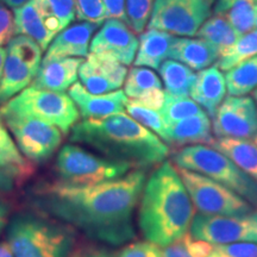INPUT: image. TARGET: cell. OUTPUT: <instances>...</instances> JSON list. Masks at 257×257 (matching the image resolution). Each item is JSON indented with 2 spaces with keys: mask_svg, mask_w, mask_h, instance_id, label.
I'll list each match as a JSON object with an SVG mask.
<instances>
[{
  "mask_svg": "<svg viewBox=\"0 0 257 257\" xmlns=\"http://www.w3.org/2000/svg\"><path fill=\"white\" fill-rule=\"evenodd\" d=\"M232 160L243 172L257 182V146L251 140L214 138L211 146Z\"/></svg>",
  "mask_w": 257,
  "mask_h": 257,
  "instance_id": "cell-24",
  "label": "cell"
},
{
  "mask_svg": "<svg viewBox=\"0 0 257 257\" xmlns=\"http://www.w3.org/2000/svg\"><path fill=\"white\" fill-rule=\"evenodd\" d=\"M212 128L218 138L253 140L257 134V106L253 98L225 96L212 117Z\"/></svg>",
  "mask_w": 257,
  "mask_h": 257,
  "instance_id": "cell-13",
  "label": "cell"
},
{
  "mask_svg": "<svg viewBox=\"0 0 257 257\" xmlns=\"http://www.w3.org/2000/svg\"><path fill=\"white\" fill-rule=\"evenodd\" d=\"M137 49L138 38L133 29L115 18L106 19L89 46L91 54L114 60L124 66L134 63Z\"/></svg>",
  "mask_w": 257,
  "mask_h": 257,
  "instance_id": "cell-14",
  "label": "cell"
},
{
  "mask_svg": "<svg viewBox=\"0 0 257 257\" xmlns=\"http://www.w3.org/2000/svg\"><path fill=\"white\" fill-rule=\"evenodd\" d=\"M160 113L167 125H172L186 118L206 113V112L189 96H175L166 93L165 104L161 108Z\"/></svg>",
  "mask_w": 257,
  "mask_h": 257,
  "instance_id": "cell-30",
  "label": "cell"
},
{
  "mask_svg": "<svg viewBox=\"0 0 257 257\" xmlns=\"http://www.w3.org/2000/svg\"><path fill=\"white\" fill-rule=\"evenodd\" d=\"M27 2L28 0H0V4H4L5 6H9V8L16 10L21 8V6L25 4Z\"/></svg>",
  "mask_w": 257,
  "mask_h": 257,
  "instance_id": "cell-47",
  "label": "cell"
},
{
  "mask_svg": "<svg viewBox=\"0 0 257 257\" xmlns=\"http://www.w3.org/2000/svg\"><path fill=\"white\" fill-rule=\"evenodd\" d=\"M108 18H115L128 25L125 0H102ZM130 27V25H128Z\"/></svg>",
  "mask_w": 257,
  "mask_h": 257,
  "instance_id": "cell-41",
  "label": "cell"
},
{
  "mask_svg": "<svg viewBox=\"0 0 257 257\" xmlns=\"http://www.w3.org/2000/svg\"><path fill=\"white\" fill-rule=\"evenodd\" d=\"M208 257H217V256H216V255H214V253H213V252H212V253H211V255H210V256H208Z\"/></svg>",
  "mask_w": 257,
  "mask_h": 257,
  "instance_id": "cell-52",
  "label": "cell"
},
{
  "mask_svg": "<svg viewBox=\"0 0 257 257\" xmlns=\"http://www.w3.org/2000/svg\"><path fill=\"white\" fill-rule=\"evenodd\" d=\"M217 257H257V243L240 242L224 245H214Z\"/></svg>",
  "mask_w": 257,
  "mask_h": 257,
  "instance_id": "cell-37",
  "label": "cell"
},
{
  "mask_svg": "<svg viewBox=\"0 0 257 257\" xmlns=\"http://www.w3.org/2000/svg\"><path fill=\"white\" fill-rule=\"evenodd\" d=\"M219 50L201 38H176L169 60H175L192 70L200 72L219 60Z\"/></svg>",
  "mask_w": 257,
  "mask_h": 257,
  "instance_id": "cell-22",
  "label": "cell"
},
{
  "mask_svg": "<svg viewBox=\"0 0 257 257\" xmlns=\"http://www.w3.org/2000/svg\"><path fill=\"white\" fill-rule=\"evenodd\" d=\"M155 0H125L128 25L136 34H142L147 28Z\"/></svg>",
  "mask_w": 257,
  "mask_h": 257,
  "instance_id": "cell-34",
  "label": "cell"
},
{
  "mask_svg": "<svg viewBox=\"0 0 257 257\" xmlns=\"http://www.w3.org/2000/svg\"><path fill=\"white\" fill-rule=\"evenodd\" d=\"M255 4L253 0H217L214 14L223 16L242 36L255 28Z\"/></svg>",
  "mask_w": 257,
  "mask_h": 257,
  "instance_id": "cell-25",
  "label": "cell"
},
{
  "mask_svg": "<svg viewBox=\"0 0 257 257\" xmlns=\"http://www.w3.org/2000/svg\"><path fill=\"white\" fill-rule=\"evenodd\" d=\"M14 184L15 182L11 179L3 174V173H0V191H9Z\"/></svg>",
  "mask_w": 257,
  "mask_h": 257,
  "instance_id": "cell-45",
  "label": "cell"
},
{
  "mask_svg": "<svg viewBox=\"0 0 257 257\" xmlns=\"http://www.w3.org/2000/svg\"><path fill=\"white\" fill-rule=\"evenodd\" d=\"M54 15L59 19L61 30L68 28V25L76 17L75 0H47Z\"/></svg>",
  "mask_w": 257,
  "mask_h": 257,
  "instance_id": "cell-38",
  "label": "cell"
},
{
  "mask_svg": "<svg viewBox=\"0 0 257 257\" xmlns=\"http://www.w3.org/2000/svg\"><path fill=\"white\" fill-rule=\"evenodd\" d=\"M6 238L15 257H73L76 250L72 227L43 213L16 214Z\"/></svg>",
  "mask_w": 257,
  "mask_h": 257,
  "instance_id": "cell-4",
  "label": "cell"
},
{
  "mask_svg": "<svg viewBox=\"0 0 257 257\" xmlns=\"http://www.w3.org/2000/svg\"><path fill=\"white\" fill-rule=\"evenodd\" d=\"M0 257H15L14 252H12V250L6 240L5 242H0Z\"/></svg>",
  "mask_w": 257,
  "mask_h": 257,
  "instance_id": "cell-46",
  "label": "cell"
},
{
  "mask_svg": "<svg viewBox=\"0 0 257 257\" xmlns=\"http://www.w3.org/2000/svg\"><path fill=\"white\" fill-rule=\"evenodd\" d=\"M68 95L76 105L83 119H95L123 113L128 100L123 89H117L106 94H92L78 81L68 89Z\"/></svg>",
  "mask_w": 257,
  "mask_h": 257,
  "instance_id": "cell-16",
  "label": "cell"
},
{
  "mask_svg": "<svg viewBox=\"0 0 257 257\" xmlns=\"http://www.w3.org/2000/svg\"><path fill=\"white\" fill-rule=\"evenodd\" d=\"M113 257H163V253L161 246L146 239L127 243Z\"/></svg>",
  "mask_w": 257,
  "mask_h": 257,
  "instance_id": "cell-36",
  "label": "cell"
},
{
  "mask_svg": "<svg viewBox=\"0 0 257 257\" xmlns=\"http://www.w3.org/2000/svg\"><path fill=\"white\" fill-rule=\"evenodd\" d=\"M10 213H11V206L4 199H0V233L4 231L10 221Z\"/></svg>",
  "mask_w": 257,
  "mask_h": 257,
  "instance_id": "cell-43",
  "label": "cell"
},
{
  "mask_svg": "<svg viewBox=\"0 0 257 257\" xmlns=\"http://www.w3.org/2000/svg\"><path fill=\"white\" fill-rule=\"evenodd\" d=\"M144 169L98 185H68L56 181L32 191L31 202L40 213L57 219L89 239L120 246L136 237L134 214L141 200Z\"/></svg>",
  "mask_w": 257,
  "mask_h": 257,
  "instance_id": "cell-1",
  "label": "cell"
},
{
  "mask_svg": "<svg viewBox=\"0 0 257 257\" xmlns=\"http://www.w3.org/2000/svg\"><path fill=\"white\" fill-rule=\"evenodd\" d=\"M253 143H255L256 146H257V134H256V136L253 137Z\"/></svg>",
  "mask_w": 257,
  "mask_h": 257,
  "instance_id": "cell-51",
  "label": "cell"
},
{
  "mask_svg": "<svg viewBox=\"0 0 257 257\" xmlns=\"http://www.w3.org/2000/svg\"><path fill=\"white\" fill-rule=\"evenodd\" d=\"M176 169L191 197L193 206L199 213L210 216H243L255 210L245 199L219 182L191 170L178 167Z\"/></svg>",
  "mask_w": 257,
  "mask_h": 257,
  "instance_id": "cell-8",
  "label": "cell"
},
{
  "mask_svg": "<svg viewBox=\"0 0 257 257\" xmlns=\"http://www.w3.org/2000/svg\"><path fill=\"white\" fill-rule=\"evenodd\" d=\"M253 100L257 102V88L253 91Z\"/></svg>",
  "mask_w": 257,
  "mask_h": 257,
  "instance_id": "cell-50",
  "label": "cell"
},
{
  "mask_svg": "<svg viewBox=\"0 0 257 257\" xmlns=\"http://www.w3.org/2000/svg\"><path fill=\"white\" fill-rule=\"evenodd\" d=\"M253 2H255V3H256V2H257V0H253Z\"/></svg>",
  "mask_w": 257,
  "mask_h": 257,
  "instance_id": "cell-54",
  "label": "cell"
},
{
  "mask_svg": "<svg viewBox=\"0 0 257 257\" xmlns=\"http://www.w3.org/2000/svg\"><path fill=\"white\" fill-rule=\"evenodd\" d=\"M34 170L35 167L21 153L5 121L0 117V173L19 184L30 178Z\"/></svg>",
  "mask_w": 257,
  "mask_h": 257,
  "instance_id": "cell-23",
  "label": "cell"
},
{
  "mask_svg": "<svg viewBox=\"0 0 257 257\" xmlns=\"http://www.w3.org/2000/svg\"><path fill=\"white\" fill-rule=\"evenodd\" d=\"M98 25L81 22L63 29L56 35L48 48L44 60L59 59V57H86L89 54V46L93 32Z\"/></svg>",
  "mask_w": 257,
  "mask_h": 257,
  "instance_id": "cell-18",
  "label": "cell"
},
{
  "mask_svg": "<svg viewBox=\"0 0 257 257\" xmlns=\"http://www.w3.org/2000/svg\"><path fill=\"white\" fill-rule=\"evenodd\" d=\"M163 257H193L186 245L185 236L162 249Z\"/></svg>",
  "mask_w": 257,
  "mask_h": 257,
  "instance_id": "cell-42",
  "label": "cell"
},
{
  "mask_svg": "<svg viewBox=\"0 0 257 257\" xmlns=\"http://www.w3.org/2000/svg\"><path fill=\"white\" fill-rule=\"evenodd\" d=\"M210 16L208 0H155L148 29L166 31L174 36H197Z\"/></svg>",
  "mask_w": 257,
  "mask_h": 257,
  "instance_id": "cell-11",
  "label": "cell"
},
{
  "mask_svg": "<svg viewBox=\"0 0 257 257\" xmlns=\"http://www.w3.org/2000/svg\"><path fill=\"white\" fill-rule=\"evenodd\" d=\"M6 54H8V50L5 48L0 47V80H2L3 75V69H4V63L6 59Z\"/></svg>",
  "mask_w": 257,
  "mask_h": 257,
  "instance_id": "cell-48",
  "label": "cell"
},
{
  "mask_svg": "<svg viewBox=\"0 0 257 257\" xmlns=\"http://www.w3.org/2000/svg\"><path fill=\"white\" fill-rule=\"evenodd\" d=\"M194 206L174 166L165 161L147 179L140 200L138 226L144 238L165 248L188 233Z\"/></svg>",
  "mask_w": 257,
  "mask_h": 257,
  "instance_id": "cell-3",
  "label": "cell"
},
{
  "mask_svg": "<svg viewBox=\"0 0 257 257\" xmlns=\"http://www.w3.org/2000/svg\"><path fill=\"white\" fill-rule=\"evenodd\" d=\"M125 111L131 118L138 121L148 130L153 131L154 134L157 135L163 142L167 141V126L165 119L159 111H154L152 108H148L146 106L141 105L140 102L133 99H128L126 105H125Z\"/></svg>",
  "mask_w": 257,
  "mask_h": 257,
  "instance_id": "cell-32",
  "label": "cell"
},
{
  "mask_svg": "<svg viewBox=\"0 0 257 257\" xmlns=\"http://www.w3.org/2000/svg\"><path fill=\"white\" fill-rule=\"evenodd\" d=\"M2 107L54 125L63 135L70 133L80 118L78 107L69 95L32 86L25 88Z\"/></svg>",
  "mask_w": 257,
  "mask_h": 257,
  "instance_id": "cell-7",
  "label": "cell"
},
{
  "mask_svg": "<svg viewBox=\"0 0 257 257\" xmlns=\"http://www.w3.org/2000/svg\"><path fill=\"white\" fill-rule=\"evenodd\" d=\"M127 163L89 153L76 144H66L57 154L55 172L60 181L68 185H98L126 175Z\"/></svg>",
  "mask_w": 257,
  "mask_h": 257,
  "instance_id": "cell-6",
  "label": "cell"
},
{
  "mask_svg": "<svg viewBox=\"0 0 257 257\" xmlns=\"http://www.w3.org/2000/svg\"><path fill=\"white\" fill-rule=\"evenodd\" d=\"M194 238L213 245L240 242L257 243V211L243 216H210L198 213L189 229Z\"/></svg>",
  "mask_w": 257,
  "mask_h": 257,
  "instance_id": "cell-12",
  "label": "cell"
},
{
  "mask_svg": "<svg viewBox=\"0 0 257 257\" xmlns=\"http://www.w3.org/2000/svg\"><path fill=\"white\" fill-rule=\"evenodd\" d=\"M0 117L11 131L21 153L31 163L46 162L62 143L63 134L54 125L3 107H0Z\"/></svg>",
  "mask_w": 257,
  "mask_h": 257,
  "instance_id": "cell-9",
  "label": "cell"
},
{
  "mask_svg": "<svg viewBox=\"0 0 257 257\" xmlns=\"http://www.w3.org/2000/svg\"><path fill=\"white\" fill-rule=\"evenodd\" d=\"M176 38L178 37L169 32L156 29L143 31L138 40V49L134 61L135 67H148L159 70L161 64L169 60Z\"/></svg>",
  "mask_w": 257,
  "mask_h": 257,
  "instance_id": "cell-20",
  "label": "cell"
},
{
  "mask_svg": "<svg viewBox=\"0 0 257 257\" xmlns=\"http://www.w3.org/2000/svg\"><path fill=\"white\" fill-rule=\"evenodd\" d=\"M76 257H113V253L108 252L107 250H91V251L78 255Z\"/></svg>",
  "mask_w": 257,
  "mask_h": 257,
  "instance_id": "cell-44",
  "label": "cell"
},
{
  "mask_svg": "<svg viewBox=\"0 0 257 257\" xmlns=\"http://www.w3.org/2000/svg\"><path fill=\"white\" fill-rule=\"evenodd\" d=\"M81 85L92 94H106L117 91L115 86L91 59L83 61L79 69Z\"/></svg>",
  "mask_w": 257,
  "mask_h": 257,
  "instance_id": "cell-33",
  "label": "cell"
},
{
  "mask_svg": "<svg viewBox=\"0 0 257 257\" xmlns=\"http://www.w3.org/2000/svg\"><path fill=\"white\" fill-rule=\"evenodd\" d=\"M173 162L178 168L199 173L237 193L257 208V182L232 160L210 146H188L176 149Z\"/></svg>",
  "mask_w": 257,
  "mask_h": 257,
  "instance_id": "cell-5",
  "label": "cell"
},
{
  "mask_svg": "<svg viewBox=\"0 0 257 257\" xmlns=\"http://www.w3.org/2000/svg\"><path fill=\"white\" fill-rule=\"evenodd\" d=\"M197 36L201 40L210 42L212 46L219 50V54L229 49L239 37L233 30L232 25L223 16L217 14L210 16L205 21V23L198 30Z\"/></svg>",
  "mask_w": 257,
  "mask_h": 257,
  "instance_id": "cell-27",
  "label": "cell"
},
{
  "mask_svg": "<svg viewBox=\"0 0 257 257\" xmlns=\"http://www.w3.org/2000/svg\"><path fill=\"white\" fill-rule=\"evenodd\" d=\"M255 28H256V30H257V2H256V4H255Z\"/></svg>",
  "mask_w": 257,
  "mask_h": 257,
  "instance_id": "cell-49",
  "label": "cell"
},
{
  "mask_svg": "<svg viewBox=\"0 0 257 257\" xmlns=\"http://www.w3.org/2000/svg\"><path fill=\"white\" fill-rule=\"evenodd\" d=\"M225 75L218 66H211L195 74L189 95L212 118L226 95Z\"/></svg>",
  "mask_w": 257,
  "mask_h": 257,
  "instance_id": "cell-19",
  "label": "cell"
},
{
  "mask_svg": "<svg viewBox=\"0 0 257 257\" xmlns=\"http://www.w3.org/2000/svg\"><path fill=\"white\" fill-rule=\"evenodd\" d=\"M76 18L81 22H89L102 25L108 18L102 0H75Z\"/></svg>",
  "mask_w": 257,
  "mask_h": 257,
  "instance_id": "cell-35",
  "label": "cell"
},
{
  "mask_svg": "<svg viewBox=\"0 0 257 257\" xmlns=\"http://www.w3.org/2000/svg\"><path fill=\"white\" fill-rule=\"evenodd\" d=\"M69 140L93 148L107 159L127 163L134 169L159 166L170 154L167 143L124 112L78 121L70 130Z\"/></svg>",
  "mask_w": 257,
  "mask_h": 257,
  "instance_id": "cell-2",
  "label": "cell"
},
{
  "mask_svg": "<svg viewBox=\"0 0 257 257\" xmlns=\"http://www.w3.org/2000/svg\"><path fill=\"white\" fill-rule=\"evenodd\" d=\"M165 98L166 92L162 88H152L149 91L144 92L140 98L136 99V101L148 108L160 112L163 104H165Z\"/></svg>",
  "mask_w": 257,
  "mask_h": 257,
  "instance_id": "cell-40",
  "label": "cell"
},
{
  "mask_svg": "<svg viewBox=\"0 0 257 257\" xmlns=\"http://www.w3.org/2000/svg\"><path fill=\"white\" fill-rule=\"evenodd\" d=\"M208 2H210V3H211V4H212V3H213V2H214V0H208Z\"/></svg>",
  "mask_w": 257,
  "mask_h": 257,
  "instance_id": "cell-53",
  "label": "cell"
},
{
  "mask_svg": "<svg viewBox=\"0 0 257 257\" xmlns=\"http://www.w3.org/2000/svg\"><path fill=\"white\" fill-rule=\"evenodd\" d=\"M166 93L175 96H189L195 73L175 60H166L159 68Z\"/></svg>",
  "mask_w": 257,
  "mask_h": 257,
  "instance_id": "cell-26",
  "label": "cell"
},
{
  "mask_svg": "<svg viewBox=\"0 0 257 257\" xmlns=\"http://www.w3.org/2000/svg\"><path fill=\"white\" fill-rule=\"evenodd\" d=\"M15 17L8 6L0 4V47L8 44L14 38Z\"/></svg>",
  "mask_w": 257,
  "mask_h": 257,
  "instance_id": "cell-39",
  "label": "cell"
},
{
  "mask_svg": "<svg viewBox=\"0 0 257 257\" xmlns=\"http://www.w3.org/2000/svg\"><path fill=\"white\" fill-rule=\"evenodd\" d=\"M82 62V57L43 59L31 86L38 89L64 93L76 82Z\"/></svg>",
  "mask_w": 257,
  "mask_h": 257,
  "instance_id": "cell-17",
  "label": "cell"
},
{
  "mask_svg": "<svg viewBox=\"0 0 257 257\" xmlns=\"http://www.w3.org/2000/svg\"><path fill=\"white\" fill-rule=\"evenodd\" d=\"M257 55V30H252L248 34L238 37L229 49L220 54L217 66L220 70H227L236 67L243 61L251 59Z\"/></svg>",
  "mask_w": 257,
  "mask_h": 257,
  "instance_id": "cell-29",
  "label": "cell"
},
{
  "mask_svg": "<svg viewBox=\"0 0 257 257\" xmlns=\"http://www.w3.org/2000/svg\"><path fill=\"white\" fill-rule=\"evenodd\" d=\"M226 89L230 95L243 96L257 88V55L243 61L225 74Z\"/></svg>",
  "mask_w": 257,
  "mask_h": 257,
  "instance_id": "cell-28",
  "label": "cell"
},
{
  "mask_svg": "<svg viewBox=\"0 0 257 257\" xmlns=\"http://www.w3.org/2000/svg\"><path fill=\"white\" fill-rule=\"evenodd\" d=\"M14 17L15 34L32 38L42 50L47 51L56 35L62 31L47 0H28L15 10Z\"/></svg>",
  "mask_w": 257,
  "mask_h": 257,
  "instance_id": "cell-15",
  "label": "cell"
},
{
  "mask_svg": "<svg viewBox=\"0 0 257 257\" xmlns=\"http://www.w3.org/2000/svg\"><path fill=\"white\" fill-rule=\"evenodd\" d=\"M212 123L207 113L186 118L167 126L166 143L175 146L178 149L188 146H211Z\"/></svg>",
  "mask_w": 257,
  "mask_h": 257,
  "instance_id": "cell-21",
  "label": "cell"
},
{
  "mask_svg": "<svg viewBox=\"0 0 257 257\" xmlns=\"http://www.w3.org/2000/svg\"><path fill=\"white\" fill-rule=\"evenodd\" d=\"M152 88H162V82L154 70L147 67H133L128 70L124 82V93L128 99L136 100Z\"/></svg>",
  "mask_w": 257,
  "mask_h": 257,
  "instance_id": "cell-31",
  "label": "cell"
},
{
  "mask_svg": "<svg viewBox=\"0 0 257 257\" xmlns=\"http://www.w3.org/2000/svg\"><path fill=\"white\" fill-rule=\"evenodd\" d=\"M42 48L32 38L17 35L8 43V54L0 80V105L28 88L42 63Z\"/></svg>",
  "mask_w": 257,
  "mask_h": 257,
  "instance_id": "cell-10",
  "label": "cell"
}]
</instances>
